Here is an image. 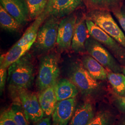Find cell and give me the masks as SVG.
I'll return each mask as SVG.
<instances>
[{"instance_id":"obj_24","label":"cell","mask_w":125,"mask_h":125,"mask_svg":"<svg viewBox=\"0 0 125 125\" xmlns=\"http://www.w3.org/2000/svg\"><path fill=\"white\" fill-rule=\"evenodd\" d=\"M89 4L93 9L113 10L119 8L122 0H88Z\"/></svg>"},{"instance_id":"obj_18","label":"cell","mask_w":125,"mask_h":125,"mask_svg":"<svg viewBox=\"0 0 125 125\" xmlns=\"http://www.w3.org/2000/svg\"><path fill=\"white\" fill-rule=\"evenodd\" d=\"M54 85L40 92L38 96L40 107L45 116L52 115L58 102L55 93Z\"/></svg>"},{"instance_id":"obj_30","label":"cell","mask_w":125,"mask_h":125,"mask_svg":"<svg viewBox=\"0 0 125 125\" xmlns=\"http://www.w3.org/2000/svg\"><path fill=\"white\" fill-rule=\"evenodd\" d=\"M51 118L48 116L42 119L41 120L37 122L35 125H51Z\"/></svg>"},{"instance_id":"obj_9","label":"cell","mask_w":125,"mask_h":125,"mask_svg":"<svg viewBox=\"0 0 125 125\" xmlns=\"http://www.w3.org/2000/svg\"><path fill=\"white\" fill-rule=\"evenodd\" d=\"M77 17L75 14L72 13L59 22L57 44L61 51H66L71 47Z\"/></svg>"},{"instance_id":"obj_17","label":"cell","mask_w":125,"mask_h":125,"mask_svg":"<svg viewBox=\"0 0 125 125\" xmlns=\"http://www.w3.org/2000/svg\"><path fill=\"white\" fill-rule=\"evenodd\" d=\"M82 63L90 75L96 80L107 79V72L104 66L90 55H84L82 57Z\"/></svg>"},{"instance_id":"obj_26","label":"cell","mask_w":125,"mask_h":125,"mask_svg":"<svg viewBox=\"0 0 125 125\" xmlns=\"http://www.w3.org/2000/svg\"><path fill=\"white\" fill-rule=\"evenodd\" d=\"M113 12L121 27L125 32V8H118L114 10Z\"/></svg>"},{"instance_id":"obj_4","label":"cell","mask_w":125,"mask_h":125,"mask_svg":"<svg viewBox=\"0 0 125 125\" xmlns=\"http://www.w3.org/2000/svg\"><path fill=\"white\" fill-rule=\"evenodd\" d=\"M68 77L70 80L84 94H92L99 88L97 80L90 75L82 62L72 64L69 69Z\"/></svg>"},{"instance_id":"obj_19","label":"cell","mask_w":125,"mask_h":125,"mask_svg":"<svg viewBox=\"0 0 125 125\" xmlns=\"http://www.w3.org/2000/svg\"><path fill=\"white\" fill-rule=\"evenodd\" d=\"M32 45H20L15 44L6 53L1 56L0 68L8 69L9 66L26 53Z\"/></svg>"},{"instance_id":"obj_31","label":"cell","mask_w":125,"mask_h":125,"mask_svg":"<svg viewBox=\"0 0 125 125\" xmlns=\"http://www.w3.org/2000/svg\"><path fill=\"white\" fill-rule=\"evenodd\" d=\"M123 74L125 75V68L124 69V70H123Z\"/></svg>"},{"instance_id":"obj_21","label":"cell","mask_w":125,"mask_h":125,"mask_svg":"<svg viewBox=\"0 0 125 125\" xmlns=\"http://www.w3.org/2000/svg\"><path fill=\"white\" fill-rule=\"evenodd\" d=\"M107 79L118 96H125V76L121 73H107Z\"/></svg>"},{"instance_id":"obj_3","label":"cell","mask_w":125,"mask_h":125,"mask_svg":"<svg viewBox=\"0 0 125 125\" xmlns=\"http://www.w3.org/2000/svg\"><path fill=\"white\" fill-rule=\"evenodd\" d=\"M86 18L94 23L125 48V35L109 10L93 9L87 14Z\"/></svg>"},{"instance_id":"obj_12","label":"cell","mask_w":125,"mask_h":125,"mask_svg":"<svg viewBox=\"0 0 125 125\" xmlns=\"http://www.w3.org/2000/svg\"><path fill=\"white\" fill-rule=\"evenodd\" d=\"M0 5L22 25L30 20L25 0H0Z\"/></svg>"},{"instance_id":"obj_16","label":"cell","mask_w":125,"mask_h":125,"mask_svg":"<svg viewBox=\"0 0 125 125\" xmlns=\"http://www.w3.org/2000/svg\"><path fill=\"white\" fill-rule=\"evenodd\" d=\"M54 88L58 101L75 98L78 94V89L76 85L66 78L57 81Z\"/></svg>"},{"instance_id":"obj_25","label":"cell","mask_w":125,"mask_h":125,"mask_svg":"<svg viewBox=\"0 0 125 125\" xmlns=\"http://www.w3.org/2000/svg\"><path fill=\"white\" fill-rule=\"evenodd\" d=\"M112 120L110 112L103 110L98 112L88 125H109Z\"/></svg>"},{"instance_id":"obj_20","label":"cell","mask_w":125,"mask_h":125,"mask_svg":"<svg viewBox=\"0 0 125 125\" xmlns=\"http://www.w3.org/2000/svg\"><path fill=\"white\" fill-rule=\"evenodd\" d=\"M0 26L2 29L11 32H19L22 26L1 5L0 6Z\"/></svg>"},{"instance_id":"obj_6","label":"cell","mask_w":125,"mask_h":125,"mask_svg":"<svg viewBox=\"0 0 125 125\" xmlns=\"http://www.w3.org/2000/svg\"><path fill=\"white\" fill-rule=\"evenodd\" d=\"M85 50L93 58L102 65L113 72L120 73L121 68L115 56L107 49L91 36L88 38L85 44Z\"/></svg>"},{"instance_id":"obj_14","label":"cell","mask_w":125,"mask_h":125,"mask_svg":"<svg viewBox=\"0 0 125 125\" xmlns=\"http://www.w3.org/2000/svg\"><path fill=\"white\" fill-rule=\"evenodd\" d=\"M48 17V14L44 11L38 18L34 20V21L15 44L20 45L34 44L40 27Z\"/></svg>"},{"instance_id":"obj_27","label":"cell","mask_w":125,"mask_h":125,"mask_svg":"<svg viewBox=\"0 0 125 125\" xmlns=\"http://www.w3.org/2000/svg\"><path fill=\"white\" fill-rule=\"evenodd\" d=\"M0 125H18L10 115L8 109L1 113L0 117Z\"/></svg>"},{"instance_id":"obj_1","label":"cell","mask_w":125,"mask_h":125,"mask_svg":"<svg viewBox=\"0 0 125 125\" xmlns=\"http://www.w3.org/2000/svg\"><path fill=\"white\" fill-rule=\"evenodd\" d=\"M10 91L31 88L34 81V67L29 54L26 53L8 68Z\"/></svg>"},{"instance_id":"obj_15","label":"cell","mask_w":125,"mask_h":125,"mask_svg":"<svg viewBox=\"0 0 125 125\" xmlns=\"http://www.w3.org/2000/svg\"><path fill=\"white\" fill-rule=\"evenodd\" d=\"M94 116L92 104L85 102L76 108L69 125H88Z\"/></svg>"},{"instance_id":"obj_2","label":"cell","mask_w":125,"mask_h":125,"mask_svg":"<svg viewBox=\"0 0 125 125\" xmlns=\"http://www.w3.org/2000/svg\"><path fill=\"white\" fill-rule=\"evenodd\" d=\"M59 56L52 53L40 59L36 86L40 92L56 83L60 75Z\"/></svg>"},{"instance_id":"obj_32","label":"cell","mask_w":125,"mask_h":125,"mask_svg":"<svg viewBox=\"0 0 125 125\" xmlns=\"http://www.w3.org/2000/svg\"><path fill=\"white\" fill-rule=\"evenodd\" d=\"M122 125H125V122H124V123H123V124Z\"/></svg>"},{"instance_id":"obj_22","label":"cell","mask_w":125,"mask_h":125,"mask_svg":"<svg viewBox=\"0 0 125 125\" xmlns=\"http://www.w3.org/2000/svg\"><path fill=\"white\" fill-rule=\"evenodd\" d=\"M8 109L9 115L18 125H29L20 101L13 103Z\"/></svg>"},{"instance_id":"obj_23","label":"cell","mask_w":125,"mask_h":125,"mask_svg":"<svg viewBox=\"0 0 125 125\" xmlns=\"http://www.w3.org/2000/svg\"><path fill=\"white\" fill-rule=\"evenodd\" d=\"M29 12L30 20H35L43 13L48 0H25Z\"/></svg>"},{"instance_id":"obj_11","label":"cell","mask_w":125,"mask_h":125,"mask_svg":"<svg viewBox=\"0 0 125 125\" xmlns=\"http://www.w3.org/2000/svg\"><path fill=\"white\" fill-rule=\"evenodd\" d=\"M76 98L58 101L52 115V125H68L75 112Z\"/></svg>"},{"instance_id":"obj_5","label":"cell","mask_w":125,"mask_h":125,"mask_svg":"<svg viewBox=\"0 0 125 125\" xmlns=\"http://www.w3.org/2000/svg\"><path fill=\"white\" fill-rule=\"evenodd\" d=\"M59 19L49 16L42 24L38 31L34 46L42 52L51 49L57 44Z\"/></svg>"},{"instance_id":"obj_10","label":"cell","mask_w":125,"mask_h":125,"mask_svg":"<svg viewBox=\"0 0 125 125\" xmlns=\"http://www.w3.org/2000/svg\"><path fill=\"white\" fill-rule=\"evenodd\" d=\"M83 2V0H48L45 11L49 16L65 17L78 9Z\"/></svg>"},{"instance_id":"obj_7","label":"cell","mask_w":125,"mask_h":125,"mask_svg":"<svg viewBox=\"0 0 125 125\" xmlns=\"http://www.w3.org/2000/svg\"><path fill=\"white\" fill-rule=\"evenodd\" d=\"M85 21L90 35L109 50L119 61L122 62H125V48L102 28L86 17Z\"/></svg>"},{"instance_id":"obj_29","label":"cell","mask_w":125,"mask_h":125,"mask_svg":"<svg viewBox=\"0 0 125 125\" xmlns=\"http://www.w3.org/2000/svg\"><path fill=\"white\" fill-rule=\"evenodd\" d=\"M116 101L119 107L122 111L125 112V96H118Z\"/></svg>"},{"instance_id":"obj_8","label":"cell","mask_w":125,"mask_h":125,"mask_svg":"<svg viewBox=\"0 0 125 125\" xmlns=\"http://www.w3.org/2000/svg\"><path fill=\"white\" fill-rule=\"evenodd\" d=\"M10 92L13 95H17L29 122L36 123L43 118L45 114L36 94L27 89H18Z\"/></svg>"},{"instance_id":"obj_13","label":"cell","mask_w":125,"mask_h":125,"mask_svg":"<svg viewBox=\"0 0 125 125\" xmlns=\"http://www.w3.org/2000/svg\"><path fill=\"white\" fill-rule=\"evenodd\" d=\"M88 30L85 17H78L72 40L71 48L76 53L84 52L86 51L85 44L88 39Z\"/></svg>"},{"instance_id":"obj_28","label":"cell","mask_w":125,"mask_h":125,"mask_svg":"<svg viewBox=\"0 0 125 125\" xmlns=\"http://www.w3.org/2000/svg\"><path fill=\"white\" fill-rule=\"evenodd\" d=\"M8 77V70L5 68H0V92L1 95L5 89L7 78Z\"/></svg>"}]
</instances>
